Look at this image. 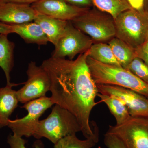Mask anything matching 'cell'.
Wrapping results in <instances>:
<instances>
[{"label": "cell", "mask_w": 148, "mask_h": 148, "mask_svg": "<svg viewBox=\"0 0 148 148\" xmlns=\"http://www.w3.org/2000/svg\"><path fill=\"white\" fill-rule=\"evenodd\" d=\"M104 143L108 148H126L118 138L107 133L105 135Z\"/></svg>", "instance_id": "cb8c5ba5"}, {"label": "cell", "mask_w": 148, "mask_h": 148, "mask_svg": "<svg viewBox=\"0 0 148 148\" xmlns=\"http://www.w3.org/2000/svg\"><path fill=\"white\" fill-rule=\"evenodd\" d=\"M135 50L148 53V33L145 42L140 47L135 49Z\"/></svg>", "instance_id": "f546056e"}, {"label": "cell", "mask_w": 148, "mask_h": 148, "mask_svg": "<svg viewBox=\"0 0 148 148\" xmlns=\"http://www.w3.org/2000/svg\"><path fill=\"white\" fill-rule=\"evenodd\" d=\"M53 105L51 98L46 96L25 103L21 108L28 111V114L19 119L9 120L8 127L18 137L33 136L40 117Z\"/></svg>", "instance_id": "52a82bcc"}, {"label": "cell", "mask_w": 148, "mask_h": 148, "mask_svg": "<svg viewBox=\"0 0 148 148\" xmlns=\"http://www.w3.org/2000/svg\"><path fill=\"white\" fill-rule=\"evenodd\" d=\"M28 79L24 86L16 91L18 102L22 104L46 96L50 91L51 81L47 73L36 62L31 61L27 71Z\"/></svg>", "instance_id": "9c48e42d"}, {"label": "cell", "mask_w": 148, "mask_h": 148, "mask_svg": "<svg viewBox=\"0 0 148 148\" xmlns=\"http://www.w3.org/2000/svg\"><path fill=\"white\" fill-rule=\"evenodd\" d=\"M135 52H136V56L141 58L143 61L148 65V53L136 50H135Z\"/></svg>", "instance_id": "f1b7e54d"}, {"label": "cell", "mask_w": 148, "mask_h": 148, "mask_svg": "<svg viewBox=\"0 0 148 148\" xmlns=\"http://www.w3.org/2000/svg\"><path fill=\"white\" fill-rule=\"evenodd\" d=\"M101 102L107 105L111 114L116 120L117 125L123 124L131 117L126 106L120 100L114 96L98 93Z\"/></svg>", "instance_id": "d6986e66"}, {"label": "cell", "mask_w": 148, "mask_h": 148, "mask_svg": "<svg viewBox=\"0 0 148 148\" xmlns=\"http://www.w3.org/2000/svg\"><path fill=\"white\" fill-rule=\"evenodd\" d=\"M11 25L13 33L17 34L27 43L44 45L49 42L41 27L35 21Z\"/></svg>", "instance_id": "5bb4252c"}, {"label": "cell", "mask_w": 148, "mask_h": 148, "mask_svg": "<svg viewBox=\"0 0 148 148\" xmlns=\"http://www.w3.org/2000/svg\"><path fill=\"white\" fill-rule=\"evenodd\" d=\"M8 143L10 148H27L25 147L26 140L21 137L14 135H10L8 138ZM35 148H40V146L36 145Z\"/></svg>", "instance_id": "603a6c76"}, {"label": "cell", "mask_w": 148, "mask_h": 148, "mask_svg": "<svg viewBox=\"0 0 148 148\" xmlns=\"http://www.w3.org/2000/svg\"><path fill=\"white\" fill-rule=\"evenodd\" d=\"M87 63L96 84H108L124 88L148 98V84L121 66L103 64L88 56Z\"/></svg>", "instance_id": "7a4b0ae2"}, {"label": "cell", "mask_w": 148, "mask_h": 148, "mask_svg": "<svg viewBox=\"0 0 148 148\" xmlns=\"http://www.w3.org/2000/svg\"><path fill=\"white\" fill-rule=\"evenodd\" d=\"M98 92L114 96L127 107L133 117L148 118V98L133 90L116 86L97 84Z\"/></svg>", "instance_id": "30bf717a"}, {"label": "cell", "mask_w": 148, "mask_h": 148, "mask_svg": "<svg viewBox=\"0 0 148 148\" xmlns=\"http://www.w3.org/2000/svg\"><path fill=\"white\" fill-rule=\"evenodd\" d=\"M95 8L110 14L114 19L120 14L132 9L127 0H92Z\"/></svg>", "instance_id": "44dd1931"}, {"label": "cell", "mask_w": 148, "mask_h": 148, "mask_svg": "<svg viewBox=\"0 0 148 148\" xmlns=\"http://www.w3.org/2000/svg\"><path fill=\"white\" fill-rule=\"evenodd\" d=\"M18 84L11 83L0 88V128L8 126L10 117L18 106L16 91L12 88Z\"/></svg>", "instance_id": "4fadbf2b"}, {"label": "cell", "mask_w": 148, "mask_h": 148, "mask_svg": "<svg viewBox=\"0 0 148 148\" xmlns=\"http://www.w3.org/2000/svg\"><path fill=\"white\" fill-rule=\"evenodd\" d=\"M108 43L121 66L127 69L131 61L137 56L135 49L115 37L109 41Z\"/></svg>", "instance_id": "ac0fdd59"}, {"label": "cell", "mask_w": 148, "mask_h": 148, "mask_svg": "<svg viewBox=\"0 0 148 148\" xmlns=\"http://www.w3.org/2000/svg\"><path fill=\"white\" fill-rule=\"evenodd\" d=\"M34 21L40 26L47 36L49 42L53 44L54 46L64 34L69 22L52 18L38 12Z\"/></svg>", "instance_id": "9a60e30c"}, {"label": "cell", "mask_w": 148, "mask_h": 148, "mask_svg": "<svg viewBox=\"0 0 148 148\" xmlns=\"http://www.w3.org/2000/svg\"><path fill=\"white\" fill-rule=\"evenodd\" d=\"M81 132L77 120L66 109L55 104L47 118L39 121L33 136L47 138L54 145L66 136Z\"/></svg>", "instance_id": "3957f363"}, {"label": "cell", "mask_w": 148, "mask_h": 148, "mask_svg": "<svg viewBox=\"0 0 148 148\" xmlns=\"http://www.w3.org/2000/svg\"><path fill=\"white\" fill-rule=\"evenodd\" d=\"M8 36L0 34V67L5 75L7 84H10V73L14 66L15 44L8 39Z\"/></svg>", "instance_id": "2e32d148"}, {"label": "cell", "mask_w": 148, "mask_h": 148, "mask_svg": "<svg viewBox=\"0 0 148 148\" xmlns=\"http://www.w3.org/2000/svg\"><path fill=\"white\" fill-rule=\"evenodd\" d=\"M37 12L31 5L0 0V21L9 24L34 21Z\"/></svg>", "instance_id": "7c38bea8"}, {"label": "cell", "mask_w": 148, "mask_h": 148, "mask_svg": "<svg viewBox=\"0 0 148 148\" xmlns=\"http://www.w3.org/2000/svg\"><path fill=\"white\" fill-rule=\"evenodd\" d=\"M31 6L38 13L66 21H72L89 8L72 5L64 0H39Z\"/></svg>", "instance_id": "8fae6325"}, {"label": "cell", "mask_w": 148, "mask_h": 148, "mask_svg": "<svg viewBox=\"0 0 148 148\" xmlns=\"http://www.w3.org/2000/svg\"><path fill=\"white\" fill-rule=\"evenodd\" d=\"M127 70L148 84V65L141 58L135 57L129 64Z\"/></svg>", "instance_id": "7402d4cb"}, {"label": "cell", "mask_w": 148, "mask_h": 148, "mask_svg": "<svg viewBox=\"0 0 148 148\" xmlns=\"http://www.w3.org/2000/svg\"><path fill=\"white\" fill-rule=\"evenodd\" d=\"M13 33L12 25L0 22V34H9Z\"/></svg>", "instance_id": "4316f807"}, {"label": "cell", "mask_w": 148, "mask_h": 148, "mask_svg": "<svg viewBox=\"0 0 148 148\" xmlns=\"http://www.w3.org/2000/svg\"><path fill=\"white\" fill-rule=\"evenodd\" d=\"M144 9L148 12V0H144Z\"/></svg>", "instance_id": "4dcf8cb0"}, {"label": "cell", "mask_w": 148, "mask_h": 148, "mask_svg": "<svg viewBox=\"0 0 148 148\" xmlns=\"http://www.w3.org/2000/svg\"><path fill=\"white\" fill-rule=\"evenodd\" d=\"M106 133L118 138L126 148H148V118L131 116L123 124L110 125Z\"/></svg>", "instance_id": "8992f818"}, {"label": "cell", "mask_w": 148, "mask_h": 148, "mask_svg": "<svg viewBox=\"0 0 148 148\" xmlns=\"http://www.w3.org/2000/svg\"><path fill=\"white\" fill-rule=\"evenodd\" d=\"M93 133L84 140H79L76 135L66 136L54 145V148H92L99 141V128L95 122H90Z\"/></svg>", "instance_id": "e0dca14e"}, {"label": "cell", "mask_w": 148, "mask_h": 148, "mask_svg": "<svg viewBox=\"0 0 148 148\" xmlns=\"http://www.w3.org/2000/svg\"><path fill=\"white\" fill-rule=\"evenodd\" d=\"M88 56L103 64L121 66L108 43H93L89 49Z\"/></svg>", "instance_id": "ffe728a7"}, {"label": "cell", "mask_w": 148, "mask_h": 148, "mask_svg": "<svg viewBox=\"0 0 148 148\" xmlns=\"http://www.w3.org/2000/svg\"><path fill=\"white\" fill-rule=\"evenodd\" d=\"M130 6L133 9L138 11H145L144 0H127Z\"/></svg>", "instance_id": "484cf974"}, {"label": "cell", "mask_w": 148, "mask_h": 148, "mask_svg": "<svg viewBox=\"0 0 148 148\" xmlns=\"http://www.w3.org/2000/svg\"><path fill=\"white\" fill-rule=\"evenodd\" d=\"M115 37L136 49L145 42L148 33V12L131 9L114 19Z\"/></svg>", "instance_id": "5b68a950"}, {"label": "cell", "mask_w": 148, "mask_h": 148, "mask_svg": "<svg viewBox=\"0 0 148 148\" xmlns=\"http://www.w3.org/2000/svg\"><path fill=\"white\" fill-rule=\"evenodd\" d=\"M88 54L89 49L75 60L51 56L41 65L50 78L53 103L76 118L86 138L93 133L89 119L98 93L86 61Z\"/></svg>", "instance_id": "6da1fadb"}, {"label": "cell", "mask_w": 148, "mask_h": 148, "mask_svg": "<svg viewBox=\"0 0 148 148\" xmlns=\"http://www.w3.org/2000/svg\"><path fill=\"white\" fill-rule=\"evenodd\" d=\"M70 21L74 27L90 37L94 43L108 42L115 37L113 17L94 7Z\"/></svg>", "instance_id": "277c9868"}, {"label": "cell", "mask_w": 148, "mask_h": 148, "mask_svg": "<svg viewBox=\"0 0 148 148\" xmlns=\"http://www.w3.org/2000/svg\"><path fill=\"white\" fill-rule=\"evenodd\" d=\"M72 5L83 8H90L93 7L92 0H64Z\"/></svg>", "instance_id": "d4e9b609"}, {"label": "cell", "mask_w": 148, "mask_h": 148, "mask_svg": "<svg viewBox=\"0 0 148 148\" xmlns=\"http://www.w3.org/2000/svg\"><path fill=\"white\" fill-rule=\"evenodd\" d=\"M1 1H4L12 2L32 5V4L36 2L39 0H1Z\"/></svg>", "instance_id": "83f0119b"}, {"label": "cell", "mask_w": 148, "mask_h": 148, "mask_svg": "<svg viewBox=\"0 0 148 148\" xmlns=\"http://www.w3.org/2000/svg\"><path fill=\"white\" fill-rule=\"evenodd\" d=\"M93 43L90 37L69 21L64 34L54 45L51 56L73 60L76 56L88 50Z\"/></svg>", "instance_id": "ba28073f"}]
</instances>
